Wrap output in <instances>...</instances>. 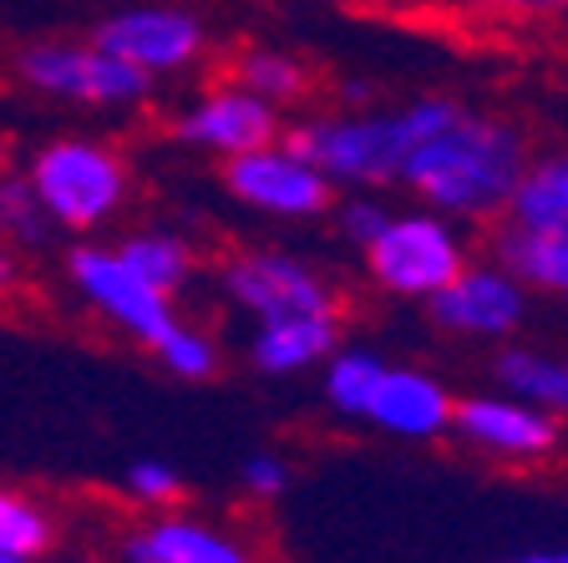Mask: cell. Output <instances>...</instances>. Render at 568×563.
I'll use <instances>...</instances> for the list:
<instances>
[{"label":"cell","instance_id":"d6986e66","mask_svg":"<svg viewBox=\"0 0 568 563\" xmlns=\"http://www.w3.org/2000/svg\"><path fill=\"white\" fill-rule=\"evenodd\" d=\"M508 223L523 229H568V148L532 153L508 203Z\"/></svg>","mask_w":568,"mask_h":563},{"label":"cell","instance_id":"44dd1931","mask_svg":"<svg viewBox=\"0 0 568 563\" xmlns=\"http://www.w3.org/2000/svg\"><path fill=\"white\" fill-rule=\"evenodd\" d=\"M381 371H386V355L381 351H366V345H335L331 361L320 365V391H325L335 416L366 422V406H371V391H376Z\"/></svg>","mask_w":568,"mask_h":563},{"label":"cell","instance_id":"3957f363","mask_svg":"<svg viewBox=\"0 0 568 563\" xmlns=\"http://www.w3.org/2000/svg\"><path fill=\"white\" fill-rule=\"evenodd\" d=\"M473 259L467 244V223L447 219L437 209H390L386 229L361 249L366 280L390 300H416L426 305L442 284L462 274V264Z\"/></svg>","mask_w":568,"mask_h":563},{"label":"cell","instance_id":"f1b7e54d","mask_svg":"<svg viewBox=\"0 0 568 563\" xmlns=\"http://www.w3.org/2000/svg\"><path fill=\"white\" fill-rule=\"evenodd\" d=\"M21 284V264H16L11 244H0V294H11Z\"/></svg>","mask_w":568,"mask_h":563},{"label":"cell","instance_id":"ffe728a7","mask_svg":"<svg viewBox=\"0 0 568 563\" xmlns=\"http://www.w3.org/2000/svg\"><path fill=\"white\" fill-rule=\"evenodd\" d=\"M493 381L513 396L532 401V406L568 416V355H548L532 345H508L493 361Z\"/></svg>","mask_w":568,"mask_h":563},{"label":"cell","instance_id":"2e32d148","mask_svg":"<svg viewBox=\"0 0 568 563\" xmlns=\"http://www.w3.org/2000/svg\"><path fill=\"white\" fill-rule=\"evenodd\" d=\"M493 254L528 284L532 294L568 300V229H523V223H493Z\"/></svg>","mask_w":568,"mask_h":563},{"label":"cell","instance_id":"cb8c5ba5","mask_svg":"<svg viewBox=\"0 0 568 563\" xmlns=\"http://www.w3.org/2000/svg\"><path fill=\"white\" fill-rule=\"evenodd\" d=\"M51 213L41 209L36 188L26 183L21 173H6L0 178V244L11 249H41L51 239Z\"/></svg>","mask_w":568,"mask_h":563},{"label":"cell","instance_id":"7402d4cb","mask_svg":"<svg viewBox=\"0 0 568 563\" xmlns=\"http://www.w3.org/2000/svg\"><path fill=\"white\" fill-rule=\"evenodd\" d=\"M112 249H118L122 264H128L138 280H148L163 294H178L193 280V249L178 234H168V229H142V234H128Z\"/></svg>","mask_w":568,"mask_h":563},{"label":"cell","instance_id":"9c48e42d","mask_svg":"<svg viewBox=\"0 0 568 563\" xmlns=\"http://www.w3.org/2000/svg\"><path fill=\"white\" fill-rule=\"evenodd\" d=\"M528 300H532V290L493 254V259H467L457 280L442 284L426 300V315L437 320V330L457 335V341L497 345V341H513L523 330Z\"/></svg>","mask_w":568,"mask_h":563},{"label":"cell","instance_id":"ba28073f","mask_svg":"<svg viewBox=\"0 0 568 563\" xmlns=\"http://www.w3.org/2000/svg\"><path fill=\"white\" fill-rule=\"evenodd\" d=\"M67 274L87 305H92L97 315H106L138 345L158 351V345L173 335V325H178L173 294L153 290L148 280H138L112 244H77L67 254Z\"/></svg>","mask_w":568,"mask_h":563},{"label":"cell","instance_id":"8fae6325","mask_svg":"<svg viewBox=\"0 0 568 563\" xmlns=\"http://www.w3.org/2000/svg\"><path fill=\"white\" fill-rule=\"evenodd\" d=\"M452 432L473 446L477 458L493 462H544L558 452V416L513 391H473L457 396L452 411Z\"/></svg>","mask_w":568,"mask_h":563},{"label":"cell","instance_id":"4fadbf2b","mask_svg":"<svg viewBox=\"0 0 568 563\" xmlns=\"http://www.w3.org/2000/svg\"><path fill=\"white\" fill-rule=\"evenodd\" d=\"M452 411H457V396L442 375H432L426 365L386 361L376 391H371L366 426L396 436V442H437L452 432Z\"/></svg>","mask_w":568,"mask_h":563},{"label":"cell","instance_id":"e0dca14e","mask_svg":"<svg viewBox=\"0 0 568 563\" xmlns=\"http://www.w3.org/2000/svg\"><path fill=\"white\" fill-rule=\"evenodd\" d=\"M447 21L483 36H548L568 31V0H422Z\"/></svg>","mask_w":568,"mask_h":563},{"label":"cell","instance_id":"6da1fadb","mask_svg":"<svg viewBox=\"0 0 568 563\" xmlns=\"http://www.w3.org/2000/svg\"><path fill=\"white\" fill-rule=\"evenodd\" d=\"M532 158L528 132L513 118L462 107L442 132L416 148L402 168V188L422 209H437L457 223H503L508 203Z\"/></svg>","mask_w":568,"mask_h":563},{"label":"cell","instance_id":"5bb4252c","mask_svg":"<svg viewBox=\"0 0 568 563\" xmlns=\"http://www.w3.org/2000/svg\"><path fill=\"white\" fill-rule=\"evenodd\" d=\"M122 563H254V553L209 517L158 513L153 523L122 539Z\"/></svg>","mask_w":568,"mask_h":563},{"label":"cell","instance_id":"f546056e","mask_svg":"<svg viewBox=\"0 0 568 563\" xmlns=\"http://www.w3.org/2000/svg\"><path fill=\"white\" fill-rule=\"evenodd\" d=\"M508 563H568V553H523V559H508Z\"/></svg>","mask_w":568,"mask_h":563},{"label":"cell","instance_id":"8992f818","mask_svg":"<svg viewBox=\"0 0 568 563\" xmlns=\"http://www.w3.org/2000/svg\"><path fill=\"white\" fill-rule=\"evenodd\" d=\"M16 77L31 92L77 107H132L153 92V77H142L97 41H36L16 57Z\"/></svg>","mask_w":568,"mask_h":563},{"label":"cell","instance_id":"83f0119b","mask_svg":"<svg viewBox=\"0 0 568 563\" xmlns=\"http://www.w3.org/2000/svg\"><path fill=\"white\" fill-rule=\"evenodd\" d=\"M290 462L280 458V452H254V458L239 468V482H244L248 497H260V503H274L280 493H290Z\"/></svg>","mask_w":568,"mask_h":563},{"label":"cell","instance_id":"603a6c76","mask_svg":"<svg viewBox=\"0 0 568 563\" xmlns=\"http://www.w3.org/2000/svg\"><path fill=\"white\" fill-rule=\"evenodd\" d=\"M51 539H57V523L41 503H31L26 493H11V487H0V553H11V559H47Z\"/></svg>","mask_w":568,"mask_h":563},{"label":"cell","instance_id":"d4e9b609","mask_svg":"<svg viewBox=\"0 0 568 563\" xmlns=\"http://www.w3.org/2000/svg\"><path fill=\"white\" fill-rule=\"evenodd\" d=\"M153 355L168 375H178V381H213V375H219V341L203 335L199 325H189V320H178L173 335H168Z\"/></svg>","mask_w":568,"mask_h":563},{"label":"cell","instance_id":"7c38bea8","mask_svg":"<svg viewBox=\"0 0 568 563\" xmlns=\"http://www.w3.org/2000/svg\"><path fill=\"white\" fill-rule=\"evenodd\" d=\"M280 132H284L280 107L244 92L239 82L209 87V92H199L173 118V138L183 148H199V153H213V158H234V153H248V148H264Z\"/></svg>","mask_w":568,"mask_h":563},{"label":"cell","instance_id":"7a4b0ae2","mask_svg":"<svg viewBox=\"0 0 568 563\" xmlns=\"http://www.w3.org/2000/svg\"><path fill=\"white\" fill-rule=\"evenodd\" d=\"M467 102L457 97H412L396 107H335L310 112L284 128V138L331 178L335 188H390L402 183L406 158L432 132H442Z\"/></svg>","mask_w":568,"mask_h":563},{"label":"cell","instance_id":"277c9868","mask_svg":"<svg viewBox=\"0 0 568 563\" xmlns=\"http://www.w3.org/2000/svg\"><path fill=\"white\" fill-rule=\"evenodd\" d=\"M26 183L36 188V199H41V209L51 213L57 229L87 234L128 203L132 178L118 148L92 138H57L31 158Z\"/></svg>","mask_w":568,"mask_h":563},{"label":"cell","instance_id":"52a82bcc","mask_svg":"<svg viewBox=\"0 0 568 563\" xmlns=\"http://www.w3.org/2000/svg\"><path fill=\"white\" fill-rule=\"evenodd\" d=\"M219 290L229 305L248 320L274 315H320V310H341V290L325 270L290 249H239L219 270Z\"/></svg>","mask_w":568,"mask_h":563},{"label":"cell","instance_id":"4dcf8cb0","mask_svg":"<svg viewBox=\"0 0 568 563\" xmlns=\"http://www.w3.org/2000/svg\"><path fill=\"white\" fill-rule=\"evenodd\" d=\"M6 173H11V142L0 138V178H6Z\"/></svg>","mask_w":568,"mask_h":563},{"label":"cell","instance_id":"4316f807","mask_svg":"<svg viewBox=\"0 0 568 563\" xmlns=\"http://www.w3.org/2000/svg\"><path fill=\"white\" fill-rule=\"evenodd\" d=\"M122 487H128L132 503L142 507H158V513H168V507L183 497V472L173 468V462H158V458H142L128 468V477H122Z\"/></svg>","mask_w":568,"mask_h":563},{"label":"cell","instance_id":"d6a6232c","mask_svg":"<svg viewBox=\"0 0 568 563\" xmlns=\"http://www.w3.org/2000/svg\"><path fill=\"white\" fill-rule=\"evenodd\" d=\"M36 563H41V559H36Z\"/></svg>","mask_w":568,"mask_h":563},{"label":"cell","instance_id":"ac0fdd59","mask_svg":"<svg viewBox=\"0 0 568 563\" xmlns=\"http://www.w3.org/2000/svg\"><path fill=\"white\" fill-rule=\"evenodd\" d=\"M229 82H239L244 92L264 97L270 107H300L310 92H315V71H310L305 57L284 47H244L229 67Z\"/></svg>","mask_w":568,"mask_h":563},{"label":"cell","instance_id":"1f68e13d","mask_svg":"<svg viewBox=\"0 0 568 563\" xmlns=\"http://www.w3.org/2000/svg\"><path fill=\"white\" fill-rule=\"evenodd\" d=\"M0 563H26V559H11V553H0Z\"/></svg>","mask_w":568,"mask_h":563},{"label":"cell","instance_id":"5b68a950","mask_svg":"<svg viewBox=\"0 0 568 563\" xmlns=\"http://www.w3.org/2000/svg\"><path fill=\"white\" fill-rule=\"evenodd\" d=\"M224 188L244 209L264 213V219H290V223L325 219L335 209V193H341L284 132L274 142H264V148L224 158Z\"/></svg>","mask_w":568,"mask_h":563},{"label":"cell","instance_id":"30bf717a","mask_svg":"<svg viewBox=\"0 0 568 563\" xmlns=\"http://www.w3.org/2000/svg\"><path fill=\"white\" fill-rule=\"evenodd\" d=\"M92 41L112 57H122L128 67H138L142 77H178V71H193L209 57V31L193 11L183 6H122V11L102 16L92 31Z\"/></svg>","mask_w":568,"mask_h":563},{"label":"cell","instance_id":"484cf974","mask_svg":"<svg viewBox=\"0 0 568 563\" xmlns=\"http://www.w3.org/2000/svg\"><path fill=\"white\" fill-rule=\"evenodd\" d=\"M331 213H335V234L351 249H366L386 229L390 203L381 199V188H345V199H335Z\"/></svg>","mask_w":568,"mask_h":563},{"label":"cell","instance_id":"9a60e30c","mask_svg":"<svg viewBox=\"0 0 568 563\" xmlns=\"http://www.w3.org/2000/svg\"><path fill=\"white\" fill-rule=\"evenodd\" d=\"M335 345H341V310L274 315V320H254L248 361H254L260 375H300L331 361Z\"/></svg>","mask_w":568,"mask_h":563}]
</instances>
